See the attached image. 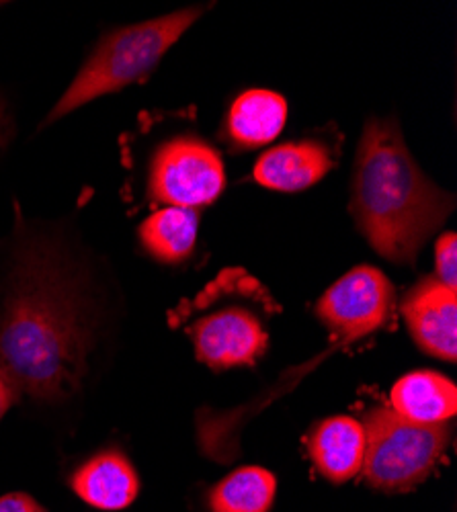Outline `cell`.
Here are the masks:
<instances>
[{
  "instance_id": "14",
  "label": "cell",
  "mask_w": 457,
  "mask_h": 512,
  "mask_svg": "<svg viewBox=\"0 0 457 512\" xmlns=\"http://www.w3.org/2000/svg\"><path fill=\"white\" fill-rule=\"evenodd\" d=\"M199 218L195 209L162 207L140 226L146 250L162 263H179L191 254L197 240Z\"/></svg>"
},
{
  "instance_id": "13",
  "label": "cell",
  "mask_w": 457,
  "mask_h": 512,
  "mask_svg": "<svg viewBox=\"0 0 457 512\" xmlns=\"http://www.w3.org/2000/svg\"><path fill=\"white\" fill-rule=\"evenodd\" d=\"M287 119V103L271 91H246L228 115V130L242 148H259L275 140Z\"/></svg>"
},
{
  "instance_id": "18",
  "label": "cell",
  "mask_w": 457,
  "mask_h": 512,
  "mask_svg": "<svg viewBox=\"0 0 457 512\" xmlns=\"http://www.w3.org/2000/svg\"><path fill=\"white\" fill-rule=\"evenodd\" d=\"M19 396L21 394L13 386V381L7 377L3 369H0V418L9 412V408L19 400Z\"/></svg>"
},
{
  "instance_id": "17",
  "label": "cell",
  "mask_w": 457,
  "mask_h": 512,
  "mask_svg": "<svg viewBox=\"0 0 457 512\" xmlns=\"http://www.w3.org/2000/svg\"><path fill=\"white\" fill-rule=\"evenodd\" d=\"M0 512H48V510L29 494L15 492L0 498Z\"/></svg>"
},
{
  "instance_id": "3",
  "label": "cell",
  "mask_w": 457,
  "mask_h": 512,
  "mask_svg": "<svg viewBox=\"0 0 457 512\" xmlns=\"http://www.w3.org/2000/svg\"><path fill=\"white\" fill-rule=\"evenodd\" d=\"M203 15L201 7H189L150 21L115 29L82 64L68 89L48 113L46 123H56L91 101L117 93L144 80L158 66L183 33Z\"/></svg>"
},
{
  "instance_id": "4",
  "label": "cell",
  "mask_w": 457,
  "mask_h": 512,
  "mask_svg": "<svg viewBox=\"0 0 457 512\" xmlns=\"http://www.w3.org/2000/svg\"><path fill=\"white\" fill-rule=\"evenodd\" d=\"M365 455L361 472L369 486L386 492H406L423 484L443 457L451 426L417 424L392 408L365 412Z\"/></svg>"
},
{
  "instance_id": "12",
  "label": "cell",
  "mask_w": 457,
  "mask_h": 512,
  "mask_svg": "<svg viewBox=\"0 0 457 512\" xmlns=\"http://www.w3.org/2000/svg\"><path fill=\"white\" fill-rule=\"evenodd\" d=\"M392 410L417 424H445L457 412L455 383L435 371H414L396 381Z\"/></svg>"
},
{
  "instance_id": "19",
  "label": "cell",
  "mask_w": 457,
  "mask_h": 512,
  "mask_svg": "<svg viewBox=\"0 0 457 512\" xmlns=\"http://www.w3.org/2000/svg\"><path fill=\"white\" fill-rule=\"evenodd\" d=\"M13 138V117L7 101L0 97V150H3Z\"/></svg>"
},
{
  "instance_id": "15",
  "label": "cell",
  "mask_w": 457,
  "mask_h": 512,
  "mask_svg": "<svg viewBox=\"0 0 457 512\" xmlns=\"http://www.w3.org/2000/svg\"><path fill=\"white\" fill-rule=\"evenodd\" d=\"M277 480L263 467H240L210 492L212 512H269Z\"/></svg>"
},
{
  "instance_id": "5",
  "label": "cell",
  "mask_w": 457,
  "mask_h": 512,
  "mask_svg": "<svg viewBox=\"0 0 457 512\" xmlns=\"http://www.w3.org/2000/svg\"><path fill=\"white\" fill-rule=\"evenodd\" d=\"M226 175L218 152L197 138L162 144L150 164V195L166 207L195 209L224 191Z\"/></svg>"
},
{
  "instance_id": "11",
  "label": "cell",
  "mask_w": 457,
  "mask_h": 512,
  "mask_svg": "<svg viewBox=\"0 0 457 512\" xmlns=\"http://www.w3.org/2000/svg\"><path fill=\"white\" fill-rule=\"evenodd\" d=\"M310 455L330 482H347L361 472L365 455L363 424L351 416L322 420L310 435Z\"/></svg>"
},
{
  "instance_id": "9",
  "label": "cell",
  "mask_w": 457,
  "mask_h": 512,
  "mask_svg": "<svg viewBox=\"0 0 457 512\" xmlns=\"http://www.w3.org/2000/svg\"><path fill=\"white\" fill-rule=\"evenodd\" d=\"M70 484L78 498L101 510L130 506L140 490L136 469L121 451L97 453L76 469Z\"/></svg>"
},
{
  "instance_id": "10",
  "label": "cell",
  "mask_w": 457,
  "mask_h": 512,
  "mask_svg": "<svg viewBox=\"0 0 457 512\" xmlns=\"http://www.w3.org/2000/svg\"><path fill=\"white\" fill-rule=\"evenodd\" d=\"M330 168V150L320 142L304 140L265 152L255 164V179L267 189L294 193L316 185Z\"/></svg>"
},
{
  "instance_id": "6",
  "label": "cell",
  "mask_w": 457,
  "mask_h": 512,
  "mask_svg": "<svg viewBox=\"0 0 457 512\" xmlns=\"http://www.w3.org/2000/svg\"><path fill=\"white\" fill-rule=\"evenodd\" d=\"M394 300L390 279L376 267L361 265L326 289L316 304V316L332 338L355 345L390 320Z\"/></svg>"
},
{
  "instance_id": "1",
  "label": "cell",
  "mask_w": 457,
  "mask_h": 512,
  "mask_svg": "<svg viewBox=\"0 0 457 512\" xmlns=\"http://www.w3.org/2000/svg\"><path fill=\"white\" fill-rule=\"evenodd\" d=\"M91 345L85 304L58 254L37 242L23 248L0 300V369L19 394L66 400L85 377Z\"/></svg>"
},
{
  "instance_id": "16",
  "label": "cell",
  "mask_w": 457,
  "mask_h": 512,
  "mask_svg": "<svg viewBox=\"0 0 457 512\" xmlns=\"http://www.w3.org/2000/svg\"><path fill=\"white\" fill-rule=\"evenodd\" d=\"M435 261H437V279L455 289L457 287V238L453 232H447L439 238L435 246Z\"/></svg>"
},
{
  "instance_id": "8",
  "label": "cell",
  "mask_w": 457,
  "mask_h": 512,
  "mask_svg": "<svg viewBox=\"0 0 457 512\" xmlns=\"http://www.w3.org/2000/svg\"><path fill=\"white\" fill-rule=\"evenodd\" d=\"M408 330L419 349L443 361L457 357V293L437 277L412 287L402 304Z\"/></svg>"
},
{
  "instance_id": "7",
  "label": "cell",
  "mask_w": 457,
  "mask_h": 512,
  "mask_svg": "<svg viewBox=\"0 0 457 512\" xmlns=\"http://www.w3.org/2000/svg\"><path fill=\"white\" fill-rule=\"evenodd\" d=\"M197 359L216 371L255 365L269 347L263 320L244 306H224L189 326Z\"/></svg>"
},
{
  "instance_id": "2",
  "label": "cell",
  "mask_w": 457,
  "mask_h": 512,
  "mask_svg": "<svg viewBox=\"0 0 457 512\" xmlns=\"http://www.w3.org/2000/svg\"><path fill=\"white\" fill-rule=\"evenodd\" d=\"M408 152L394 119H369L355 160L351 213L371 248L400 265L417 261L453 209Z\"/></svg>"
}]
</instances>
